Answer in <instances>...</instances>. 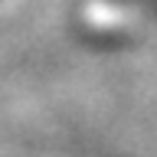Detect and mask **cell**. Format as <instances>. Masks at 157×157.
Segmentation results:
<instances>
[{
    "label": "cell",
    "mask_w": 157,
    "mask_h": 157,
    "mask_svg": "<svg viewBox=\"0 0 157 157\" xmlns=\"http://www.w3.org/2000/svg\"><path fill=\"white\" fill-rule=\"evenodd\" d=\"M147 10H154V13H157V0H147Z\"/></svg>",
    "instance_id": "cell-1"
}]
</instances>
